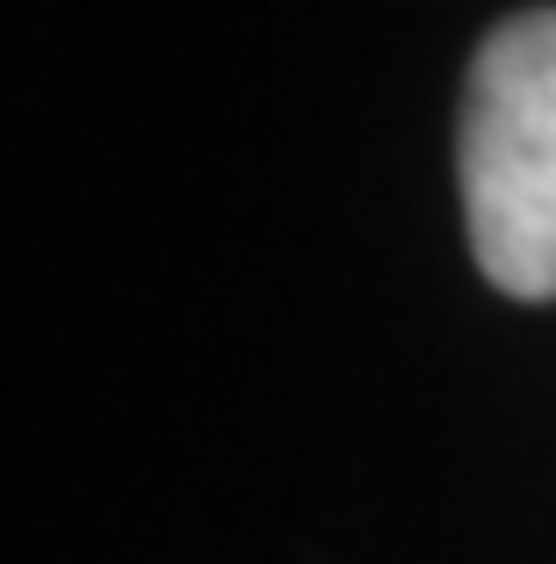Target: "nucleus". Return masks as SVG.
<instances>
[{
    "label": "nucleus",
    "mask_w": 556,
    "mask_h": 564,
    "mask_svg": "<svg viewBox=\"0 0 556 564\" xmlns=\"http://www.w3.org/2000/svg\"><path fill=\"white\" fill-rule=\"evenodd\" d=\"M456 174L491 290L556 297V8H527L477 44Z\"/></svg>",
    "instance_id": "nucleus-1"
}]
</instances>
